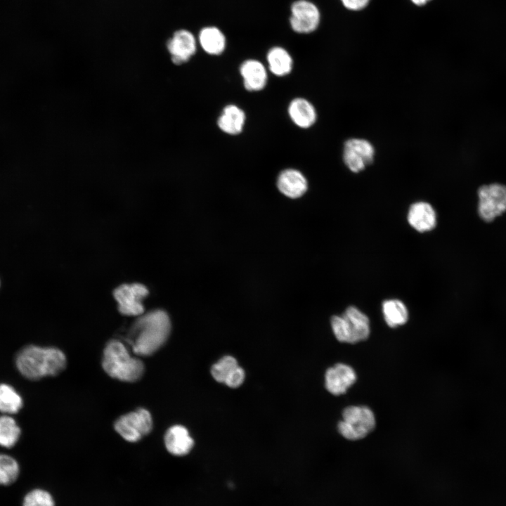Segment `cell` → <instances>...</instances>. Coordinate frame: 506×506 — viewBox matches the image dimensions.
<instances>
[{
	"label": "cell",
	"instance_id": "cell-1",
	"mask_svg": "<svg viewBox=\"0 0 506 506\" xmlns=\"http://www.w3.org/2000/svg\"><path fill=\"white\" fill-rule=\"evenodd\" d=\"M171 321L163 310H154L141 315L127 335V342L134 353L149 356L157 351L167 341Z\"/></svg>",
	"mask_w": 506,
	"mask_h": 506
},
{
	"label": "cell",
	"instance_id": "cell-2",
	"mask_svg": "<svg viewBox=\"0 0 506 506\" xmlns=\"http://www.w3.org/2000/svg\"><path fill=\"white\" fill-rule=\"evenodd\" d=\"M15 363L24 377L37 380L58 375L65 368L67 358L57 348L29 345L18 352Z\"/></svg>",
	"mask_w": 506,
	"mask_h": 506
},
{
	"label": "cell",
	"instance_id": "cell-3",
	"mask_svg": "<svg viewBox=\"0 0 506 506\" xmlns=\"http://www.w3.org/2000/svg\"><path fill=\"white\" fill-rule=\"evenodd\" d=\"M102 366L110 377L127 382L139 380L145 372L142 361L133 356L124 343L117 339L107 343Z\"/></svg>",
	"mask_w": 506,
	"mask_h": 506
},
{
	"label": "cell",
	"instance_id": "cell-4",
	"mask_svg": "<svg viewBox=\"0 0 506 506\" xmlns=\"http://www.w3.org/2000/svg\"><path fill=\"white\" fill-rule=\"evenodd\" d=\"M331 327L338 341L349 344L365 341L370 333L368 317L355 306H349L341 316H333Z\"/></svg>",
	"mask_w": 506,
	"mask_h": 506
},
{
	"label": "cell",
	"instance_id": "cell-5",
	"mask_svg": "<svg viewBox=\"0 0 506 506\" xmlns=\"http://www.w3.org/2000/svg\"><path fill=\"white\" fill-rule=\"evenodd\" d=\"M376 425L372 410L365 406H350L342 411V420L337 424L339 433L345 439L359 440L371 433Z\"/></svg>",
	"mask_w": 506,
	"mask_h": 506
},
{
	"label": "cell",
	"instance_id": "cell-6",
	"mask_svg": "<svg viewBox=\"0 0 506 506\" xmlns=\"http://www.w3.org/2000/svg\"><path fill=\"white\" fill-rule=\"evenodd\" d=\"M114 428L126 441L137 442L151 432L153 418L148 410L138 408L119 417Z\"/></svg>",
	"mask_w": 506,
	"mask_h": 506
},
{
	"label": "cell",
	"instance_id": "cell-7",
	"mask_svg": "<svg viewBox=\"0 0 506 506\" xmlns=\"http://www.w3.org/2000/svg\"><path fill=\"white\" fill-rule=\"evenodd\" d=\"M478 212L486 221H491L506 212V186L484 185L478 190Z\"/></svg>",
	"mask_w": 506,
	"mask_h": 506
},
{
	"label": "cell",
	"instance_id": "cell-8",
	"mask_svg": "<svg viewBox=\"0 0 506 506\" xmlns=\"http://www.w3.org/2000/svg\"><path fill=\"white\" fill-rule=\"evenodd\" d=\"M375 148L368 140L352 138L346 140L343 148V161L353 173H358L371 164L375 157Z\"/></svg>",
	"mask_w": 506,
	"mask_h": 506
},
{
	"label": "cell",
	"instance_id": "cell-9",
	"mask_svg": "<svg viewBox=\"0 0 506 506\" xmlns=\"http://www.w3.org/2000/svg\"><path fill=\"white\" fill-rule=\"evenodd\" d=\"M147 287L141 283L124 284L114 291L119 312L125 316H141L144 312L143 299L148 294Z\"/></svg>",
	"mask_w": 506,
	"mask_h": 506
},
{
	"label": "cell",
	"instance_id": "cell-10",
	"mask_svg": "<svg viewBox=\"0 0 506 506\" xmlns=\"http://www.w3.org/2000/svg\"><path fill=\"white\" fill-rule=\"evenodd\" d=\"M289 19L292 30L299 34H309L319 25L320 13L318 7L308 0H297L290 8Z\"/></svg>",
	"mask_w": 506,
	"mask_h": 506
},
{
	"label": "cell",
	"instance_id": "cell-11",
	"mask_svg": "<svg viewBox=\"0 0 506 506\" xmlns=\"http://www.w3.org/2000/svg\"><path fill=\"white\" fill-rule=\"evenodd\" d=\"M167 47L173 63L180 65L188 62L195 55L197 43L190 32L180 30L168 41Z\"/></svg>",
	"mask_w": 506,
	"mask_h": 506
},
{
	"label": "cell",
	"instance_id": "cell-12",
	"mask_svg": "<svg viewBox=\"0 0 506 506\" xmlns=\"http://www.w3.org/2000/svg\"><path fill=\"white\" fill-rule=\"evenodd\" d=\"M356 377L352 367L344 363H337L326 370L325 387L333 395L344 394L355 383Z\"/></svg>",
	"mask_w": 506,
	"mask_h": 506
},
{
	"label": "cell",
	"instance_id": "cell-13",
	"mask_svg": "<svg viewBox=\"0 0 506 506\" xmlns=\"http://www.w3.org/2000/svg\"><path fill=\"white\" fill-rule=\"evenodd\" d=\"M240 74L247 91H259L268 81L267 70L264 64L256 59H247L240 66Z\"/></svg>",
	"mask_w": 506,
	"mask_h": 506
},
{
	"label": "cell",
	"instance_id": "cell-14",
	"mask_svg": "<svg viewBox=\"0 0 506 506\" xmlns=\"http://www.w3.org/2000/svg\"><path fill=\"white\" fill-rule=\"evenodd\" d=\"M277 187L280 193L290 198L302 196L308 188L304 175L299 170L288 168L283 170L277 179Z\"/></svg>",
	"mask_w": 506,
	"mask_h": 506
},
{
	"label": "cell",
	"instance_id": "cell-15",
	"mask_svg": "<svg viewBox=\"0 0 506 506\" xmlns=\"http://www.w3.org/2000/svg\"><path fill=\"white\" fill-rule=\"evenodd\" d=\"M164 441L167 451L176 456L187 455L194 446V441L188 429L181 425H174L169 428Z\"/></svg>",
	"mask_w": 506,
	"mask_h": 506
},
{
	"label": "cell",
	"instance_id": "cell-16",
	"mask_svg": "<svg viewBox=\"0 0 506 506\" xmlns=\"http://www.w3.org/2000/svg\"><path fill=\"white\" fill-rule=\"evenodd\" d=\"M409 224L418 232L432 230L436 224V215L432 206L425 202L413 204L408 212Z\"/></svg>",
	"mask_w": 506,
	"mask_h": 506
},
{
	"label": "cell",
	"instance_id": "cell-17",
	"mask_svg": "<svg viewBox=\"0 0 506 506\" xmlns=\"http://www.w3.org/2000/svg\"><path fill=\"white\" fill-rule=\"evenodd\" d=\"M287 112L292 122L301 129L311 127L317 119V112L314 105L301 97L295 98L290 101Z\"/></svg>",
	"mask_w": 506,
	"mask_h": 506
},
{
	"label": "cell",
	"instance_id": "cell-18",
	"mask_svg": "<svg viewBox=\"0 0 506 506\" xmlns=\"http://www.w3.org/2000/svg\"><path fill=\"white\" fill-rule=\"evenodd\" d=\"M246 115L244 110L236 105H226L217 119V126L228 135L240 134L245 124Z\"/></svg>",
	"mask_w": 506,
	"mask_h": 506
},
{
	"label": "cell",
	"instance_id": "cell-19",
	"mask_svg": "<svg viewBox=\"0 0 506 506\" xmlns=\"http://www.w3.org/2000/svg\"><path fill=\"white\" fill-rule=\"evenodd\" d=\"M198 40L204 51L211 56L221 55L226 49V37L216 27L208 26L202 28L199 33Z\"/></svg>",
	"mask_w": 506,
	"mask_h": 506
},
{
	"label": "cell",
	"instance_id": "cell-20",
	"mask_svg": "<svg viewBox=\"0 0 506 506\" xmlns=\"http://www.w3.org/2000/svg\"><path fill=\"white\" fill-rule=\"evenodd\" d=\"M269 71L277 77L289 74L293 68V59L283 47L276 46L270 48L266 54Z\"/></svg>",
	"mask_w": 506,
	"mask_h": 506
},
{
	"label": "cell",
	"instance_id": "cell-21",
	"mask_svg": "<svg viewBox=\"0 0 506 506\" xmlns=\"http://www.w3.org/2000/svg\"><path fill=\"white\" fill-rule=\"evenodd\" d=\"M382 312L386 323L393 328L404 325L408 320V309L398 299L384 301L382 303Z\"/></svg>",
	"mask_w": 506,
	"mask_h": 506
},
{
	"label": "cell",
	"instance_id": "cell-22",
	"mask_svg": "<svg viewBox=\"0 0 506 506\" xmlns=\"http://www.w3.org/2000/svg\"><path fill=\"white\" fill-rule=\"evenodd\" d=\"M20 432V429L13 418L7 415L0 417V446L12 448L18 442Z\"/></svg>",
	"mask_w": 506,
	"mask_h": 506
},
{
	"label": "cell",
	"instance_id": "cell-23",
	"mask_svg": "<svg viewBox=\"0 0 506 506\" xmlns=\"http://www.w3.org/2000/svg\"><path fill=\"white\" fill-rule=\"evenodd\" d=\"M22 406V401L18 393L10 385L0 384V411L5 413H16Z\"/></svg>",
	"mask_w": 506,
	"mask_h": 506
},
{
	"label": "cell",
	"instance_id": "cell-24",
	"mask_svg": "<svg viewBox=\"0 0 506 506\" xmlns=\"http://www.w3.org/2000/svg\"><path fill=\"white\" fill-rule=\"evenodd\" d=\"M20 467L13 457L0 453V486H8L18 478Z\"/></svg>",
	"mask_w": 506,
	"mask_h": 506
},
{
	"label": "cell",
	"instance_id": "cell-25",
	"mask_svg": "<svg viewBox=\"0 0 506 506\" xmlns=\"http://www.w3.org/2000/svg\"><path fill=\"white\" fill-rule=\"evenodd\" d=\"M238 366V364L235 358L226 356L212 365L211 373L216 381L224 383L226 378Z\"/></svg>",
	"mask_w": 506,
	"mask_h": 506
},
{
	"label": "cell",
	"instance_id": "cell-26",
	"mask_svg": "<svg viewBox=\"0 0 506 506\" xmlns=\"http://www.w3.org/2000/svg\"><path fill=\"white\" fill-rule=\"evenodd\" d=\"M22 506H55V502L50 493L44 489L35 488L25 495Z\"/></svg>",
	"mask_w": 506,
	"mask_h": 506
},
{
	"label": "cell",
	"instance_id": "cell-27",
	"mask_svg": "<svg viewBox=\"0 0 506 506\" xmlns=\"http://www.w3.org/2000/svg\"><path fill=\"white\" fill-rule=\"evenodd\" d=\"M245 379V372L239 365L235 368L229 376L226 378L224 383L231 388L238 387L242 384Z\"/></svg>",
	"mask_w": 506,
	"mask_h": 506
},
{
	"label": "cell",
	"instance_id": "cell-28",
	"mask_svg": "<svg viewBox=\"0 0 506 506\" xmlns=\"http://www.w3.org/2000/svg\"><path fill=\"white\" fill-rule=\"evenodd\" d=\"M341 1L347 9L358 11L365 8L370 0H341Z\"/></svg>",
	"mask_w": 506,
	"mask_h": 506
},
{
	"label": "cell",
	"instance_id": "cell-29",
	"mask_svg": "<svg viewBox=\"0 0 506 506\" xmlns=\"http://www.w3.org/2000/svg\"><path fill=\"white\" fill-rule=\"evenodd\" d=\"M429 0H411V1L417 6H422L427 3Z\"/></svg>",
	"mask_w": 506,
	"mask_h": 506
}]
</instances>
